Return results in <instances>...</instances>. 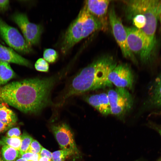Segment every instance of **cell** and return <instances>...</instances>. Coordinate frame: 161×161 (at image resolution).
<instances>
[{
  "label": "cell",
  "instance_id": "1",
  "mask_svg": "<svg viewBox=\"0 0 161 161\" xmlns=\"http://www.w3.org/2000/svg\"><path fill=\"white\" fill-rule=\"evenodd\" d=\"M57 76L13 81L0 88V103H4L26 113L38 114L51 103V92Z\"/></svg>",
  "mask_w": 161,
  "mask_h": 161
},
{
  "label": "cell",
  "instance_id": "2",
  "mask_svg": "<svg viewBox=\"0 0 161 161\" xmlns=\"http://www.w3.org/2000/svg\"><path fill=\"white\" fill-rule=\"evenodd\" d=\"M117 65L114 59L110 55H104L95 60L72 79L64 100L89 91L112 86L108 76Z\"/></svg>",
  "mask_w": 161,
  "mask_h": 161
},
{
  "label": "cell",
  "instance_id": "3",
  "mask_svg": "<svg viewBox=\"0 0 161 161\" xmlns=\"http://www.w3.org/2000/svg\"><path fill=\"white\" fill-rule=\"evenodd\" d=\"M104 30L100 22L88 11L84 5L66 31L61 47L66 53L75 44L95 31Z\"/></svg>",
  "mask_w": 161,
  "mask_h": 161
},
{
  "label": "cell",
  "instance_id": "4",
  "mask_svg": "<svg viewBox=\"0 0 161 161\" xmlns=\"http://www.w3.org/2000/svg\"><path fill=\"white\" fill-rule=\"evenodd\" d=\"M123 2L126 18L137 14H142L145 17V25L141 30L155 47L157 20L161 14V0H133Z\"/></svg>",
  "mask_w": 161,
  "mask_h": 161
},
{
  "label": "cell",
  "instance_id": "5",
  "mask_svg": "<svg viewBox=\"0 0 161 161\" xmlns=\"http://www.w3.org/2000/svg\"><path fill=\"white\" fill-rule=\"evenodd\" d=\"M125 27L129 50L134 54L138 55L142 62H147L154 47L150 39L141 30L134 27Z\"/></svg>",
  "mask_w": 161,
  "mask_h": 161
},
{
  "label": "cell",
  "instance_id": "6",
  "mask_svg": "<svg viewBox=\"0 0 161 161\" xmlns=\"http://www.w3.org/2000/svg\"><path fill=\"white\" fill-rule=\"evenodd\" d=\"M107 94L111 114L123 119L133 105V100L131 94L126 88L117 87L109 89Z\"/></svg>",
  "mask_w": 161,
  "mask_h": 161
},
{
  "label": "cell",
  "instance_id": "7",
  "mask_svg": "<svg viewBox=\"0 0 161 161\" xmlns=\"http://www.w3.org/2000/svg\"><path fill=\"white\" fill-rule=\"evenodd\" d=\"M0 37L9 46L18 53L28 54L33 52L23 36L15 27L7 24L0 17Z\"/></svg>",
  "mask_w": 161,
  "mask_h": 161
},
{
  "label": "cell",
  "instance_id": "8",
  "mask_svg": "<svg viewBox=\"0 0 161 161\" xmlns=\"http://www.w3.org/2000/svg\"><path fill=\"white\" fill-rule=\"evenodd\" d=\"M109 21L113 34L120 47L123 56L134 63H137L134 54L129 50L127 43L126 30L121 20L117 16L114 7H112L108 13Z\"/></svg>",
  "mask_w": 161,
  "mask_h": 161
},
{
  "label": "cell",
  "instance_id": "9",
  "mask_svg": "<svg viewBox=\"0 0 161 161\" xmlns=\"http://www.w3.org/2000/svg\"><path fill=\"white\" fill-rule=\"evenodd\" d=\"M10 18L21 30L23 36L29 45L32 46L39 43L43 30L41 25L30 22L24 13L16 12Z\"/></svg>",
  "mask_w": 161,
  "mask_h": 161
},
{
  "label": "cell",
  "instance_id": "10",
  "mask_svg": "<svg viewBox=\"0 0 161 161\" xmlns=\"http://www.w3.org/2000/svg\"><path fill=\"white\" fill-rule=\"evenodd\" d=\"M51 129L61 148L68 151L72 155L78 157L79 151L69 126L65 123H62L52 126Z\"/></svg>",
  "mask_w": 161,
  "mask_h": 161
},
{
  "label": "cell",
  "instance_id": "11",
  "mask_svg": "<svg viewBox=\"0 0 161 161\" xmlns=\"http://www.w3.org/2000/svg\"><path fill=\"white\" fill-rule=\"evenodd\" d=\"M108 79L116 87L131 89L133 86L134 77L130 68L123 64H117L109 73Z\"/></svg>",
  "mask_w": 161,
  "mask_h": 161
},
{
  "label": "cell",
  "instance_id": "12",
  "mask_svg": "<svg viewBox=\"0 0 161 161\" xmlns=\"http://www.w3.org/2000/svg\"><path fill=\"white\" fill-rule=\"evenodd\" d=\"M110 1L91 0L85 1V5L89 12L99 20L104 30L107 28V14Z\"/></svg>",
  "mask_w": 161,
  "mask_h": 161
},
{
  "label": "cell",
  "instance_id": "13",
  "mask_svg": "<svg viewBox=\"0 0 161 161\" xmlns=\"http://www.w3.org/2000/svg\"><path fill=\"white\" fill-rule=\"evenodd\" d=\"M86 102L104 116L111 114L107 93H101L88 95L84 97Z\"/></svg>",
  "mask_w": 161,
  "mask_h": 161
},
{
  "label": "cell",
  "instance_id": "14",
  "mask_svg": "<svg viewBox=\"0 0 161 161\" xmlns=\"http://www.w3.org/2000/svg\"><path fill=\"white\" fill-rule=\"evenodd\" d=\"M0 60L31 67L32 64L28 60L10 47L0 44Z\"/></svg>",
  "mask_w": 161,
  "mask_h": 161
},
{
  "label": "cell",
  "instance_id": "15",
  "mask_svg": "<svg viewBox=\"0 0 161 161\" xmlns=\"http://www.w3.org/2000/svg\"><path fill=\"white\" fill-rule=\"evenodd\" d=\"M145 105L148 107L159 109V111H161V73L155 78L149 88Z\"/></svg>",
  "mask_w": 161,
  "mask_h": 161
},
{
  "label": "cell",
  "instance_id": "16",
  "mask_svg": "<svg viewBox=\"0 0 161 161\" xmlns=\"http://www.w3.org/2000/svg\"><path fill=\"white\" fill-rule=\"evenodd\" d=\"M7 105L4 103H0V121L12 127L17 121V117Z\"/></svg>",
  "mask_w": 161,
  "mask_h": 161
},
{
  "label": "cell",
  "instance_id": "17",
  "mask_svg": "<svg viewBox=\"0 0 161 161\" xmlns=\"http://www.w3.org/2000/svg\"><path fill=\"white\" fill-rule=\"evenodd\" d=\"M9 63L0 60V88L15 76Z\"/></svg>",
  "mask_w": 161,
  "mask_h": 161
},
{
  "label": "cell",
  "instance_id": "18",
  "mask_svg": "<svg viewBox=\"0 0 161 161\" xmlns=\"http://www.w3.org/2000/svg\"><path fill=\"white\" fill-rule=\"evenodd\" d=\"M1 152L4 161H14L20 157L19 151L7 145L2 146Z\"/></svg>",
  "mask_w": 161,
  "mask_h": 161
},
{
  "label": "cell",
  "instance_id": "19",
  "mask_svg": "<svg viewBox=\"0 0 161 161\" xmlns=\"http://www.w3.org/2000/svg\"><path fill=\"white\" fill-rule=\"evenodd\" d=\"M21 137H2L0 140V145H7L19 151L21 144Z\"/></svg>",
  "mask_w": 161,
  "mask_h": 161
},
{
  "label": "cell",
  "instance_id": "20",
  "mask_svg": "<svg viewBox=\"0 0 161 161\" xmlns=\"http://www.w3.org/2000/svg\"><path fill=\"white\" fill-rule=\"evenodd\" d=\"M126 18L131 21L135 27L139 29L142 30L145 25L146 19L145 16L142 14H137Z\"/></svg>",
  "mask_w": 161,
  "mask_h": 161
},
{
  "label": "cell",
  "instance_id": "21",
  "mask_svg": "<svg viewBox=\"0 0 161 161\" xmlns=\"http://www.w3.org/2000/svg\"><path fill=\"white\" fill-rule=\"evenodd\" d=\"M21 144L19 150L20 155L27 152L33 138L26 133H23L21 136Z\"/></svg>",
  "mask_w": 161,
  "mask_h": 161
},
{
  "label": "cell",
  "instance_id": "22",
  "mask_svg": "<svg viewBox=\"0 0 161 161\" xmlns=\"http://www.w3.org/2000/svg\"><path fill=\"white\" fill-rule=\"evenodd\" d=\"M43 57L47 61L52 63L55 62L57 60L58 54V52L53 49H47L44 51Z\"/></svg>",
  "mask_w": 161,
  "mask_h": 161
},
{
  "label": "cell",
  "instance_id": "23",
  "mask_svg": "<svg viewBox=\"0 0 161 161\" xmlns=\"http://www.w3.org/2000/svg\"><path fill=\"white\" fill-rule=\"evenodd\" d=\"M70 155H72L69 152L62 149L53 152L52 159L53 161H64L67 157Z\"/></svg>",
  "mask_w": 161,
  "mask_h": 161
},
{
  "label": "cell",
  "instance_id": "24",
  "mask_svg": "<svg viewBox=\"0 0 161 161\" xmlns=\"http://www.w3.org/2000/svg\"><path fill=\"white\" fill-rule=\"evenodd\" d=\"M35 69L39 71L47 72L49 69L48 63L44 59L42 58L38 59L35 64Z\"/></svg>",
  "mask_w": 161,
  "mask_h": 161
},
{
  "label": "cell",
  "instance_id": "25",
  "mask_svg": "<svg viewBox=\"0 0 161 161\" xmlns=\"http://www.w3.org/2000/svg\"><path fill=\"white\" fill-rule=\"evenodd\" d=\"M42 147L37 140L33 139L31 143L28 152L33 154H39Z\"/></svg>",
  "mask_w": 161,
  "mask_h": 161
},
{
  "label": "cell",
  "instance_id": "26",
  "mask_svg": "<svg viewBox=\"0 0 161 161\" xmlns=\"http://www.w3.org/2000/svg\"><path fill=\"white\" fill-rule=\"evenodd\" d=\"M20 129L18 127H14L9 129L7 132L6 137H19L21 136Z\"/></svg>",
  "mask_w": 161,
  "mask_h": 161
},
{
  "label": "cell",
  "instance_id": "27",
  "mask_svg": "<svg viewBox=\"0 0 161 161\" xmlns=\"http://www.w3.org/2000/svg\"><path fill=\"white\" fill-rule=\"evenodd\" d=\"M10 3L8 0H0V13H4L8 10L10 7Z\"/></svg>",
  "mask_w": 161,
  "mask_h": 161
},
{
  "label": "cell",
  "instance_id": "28",
  "mask_svg": "<svg viewBox=\"0 0 161 161\" xmlns=\"http://www.w3.org/2000/svg\"><path fill=\"white\" fill-rule=\"evenodd\" d=\"M40 157H45L51 160L52 158V153L48 150L42 147L39 154Z\"/></svg>",
  "mask_w": 161,
  "mask_h": 161
},
{
  "label": "cell",
  "instance_id": "29",
  "mask_svg": "<svg viewBox=\"0 0 161 161\" xmlns=\"http://www.w3.org/2000/svg\"><path fill=\"white\" fill-rule=\"evenodd\" d=\"M34 155V154L27 152L20 155V157L26 160L27 161H31Z\"/></svg>",
  "mask_w": 161,
  "mask_h": 161
},
{
  "label": "cell",
  "instance_id": "30",
  "mask_svg": "<svg viewBox=\"0 0 161 161\" xmlns=\"http://www.w3.org/2000/svg\"><path fill=\"white\" fill-rule=\"evenodd\" d=\"M11 127L0 121V133L7 130Z\"/></svg>",
  "mask_w": 161,
  "mask_h": 161
},
{
  "label": "cell",
  "instance_id": "31",
  "mask_svg": "<svg viewBox=\"0 0 161 161\" xmlns=\"http://www.w3.org/2000/svg\"><path fill=\"white\" fill-rule=\"evenodd\" d=\"M38 161H51V160L48 158L45 157H40Z\"/></svg>",
  "mask_w": 161,
  "mask_h": 161
},
{
  "label": "cell",
  "instance_id": "32",
  "mask_svg": "<svg viewBox=\"0 0 161 161\" xmlns=\"http://www.w3.org/2000/svg\"><path fill=\"white\" fill-rule=\"evenodd\" d=\"M27 160L24 158H20L18 159L15 160V161H27Z\"/></svg>",
  "mask_w": 161,
  "mask_h": 161
},
{
  "label": "cell",
  "instance_id": "33",
  "mask_svg": "<svg viewBox=\"0 0 161 161\" xmlns=\"http://www.w3.org/2000/svg\"><path fill=\"white\" fill-rule=\"evenodd\" d=\"M157 129L158 132H159V134H160V135L161 136V129L157 128Z\"/></svg>",
  "mask_w": 161,
  "mask_h": 161
},
{
  "label": "cell",
  "instance_id": "34",
  "mask_svg": "<svg viewBox=\"0 0 161 161\" xmlns=\"http://www.w3.org/2000/svg\"><path fill=\"white\" fill-rule=\"evenodd\" d=\"M155 114H161V111H158V112H155Z\"/></svg>",
  "mask_w": 161,
  "mask_h": 161
},
{
  "label": "cell",
  "instance_id": "35",
  "mask_svg": "<svg viewBox=\"0 0 161 161\" xmlns=\"http://www.w3.org/2000/svg\"><path fill=\"white\" fill-rule=\"evenodd\" d=\"M159 19L160 20V23L161 27V14L160 16Z\"/></svg>",
  "mask_w": 161,
  "mask_h": 161
},
{
  "label": "cell",
  "instance_id": "36",
  "mask_svg": "<svg viewBox=\"0 0 161 161\" xmlns=\"http://www.w3.org/2000/svg\"><path fill=\"white\" fill-rule=\"evenodd\" d=\"M0 42L1 43H2L3 44H4V42L3 41H2V40H1V39L0 38Z\"/></svg>",
  "mask_w": 161,
  "mask_h": 161
},
{
  "label": "cell",
  "instance_id": "37",
  "mask_svg": "<svg viewBox=\"0 0 161 161\" xmlns=\"http://www.w3.org/2000/svg\"><path fill=\"white\" fill-rule=\"evenodd\" d=\"M157 161H161V159H160V160H158Z\"/></svg>",
  "mask_w": 161,
  "mask_h": 161
},
{
  "label": "cell",
  "instance_id": "38",
  "mask_svg": "<svg viewBox=\"0 0 161 161\" xmlns=\"http://www.w3.org/2000/svg\"><path fill=\"white\" fill-rule=\"evenodd\" d=\"M135 161H139V160H136Z\"/></svg>",
  "mask_w": 161,
  "mask_h": 161
},
{
  "label": "cell",
  "instance_id": "39",
  "mask_svg": "<svg viewBox=\"0 0 161 161\" xmlns=\"http://www.w3.org/2000/svg\"><path fill=\"white\" fill-rule=\"evenodd\" d=\"M0 161H2L1 160H0Z\"/></svg>",
  "mask_w": 161,
  "mask_h": 161
},
{
  "label": "cell",
  "instance_id": "40",
  "mask_svg": "<svg viewBox=\"0 0 161 161\" xmlns=\"http://www.w3.org/2000/svg\"></svg>",
  "mask_w": 161,
  "mask_h": 161
},
{
  "label": "cell",
  "instance_id": "41",
  "mask_svg": "<svg viewBox=\"0 0 161 161\" xmlns=\"http://www.w3.org/2000/svg\"><path fill=\"white\" fill-rule=\"evenodd\" d=\"M0 160H1V159H0Z\"/></svg>",
  "mask_w": 161,
  "mask_h": 161
}]
</instances>
